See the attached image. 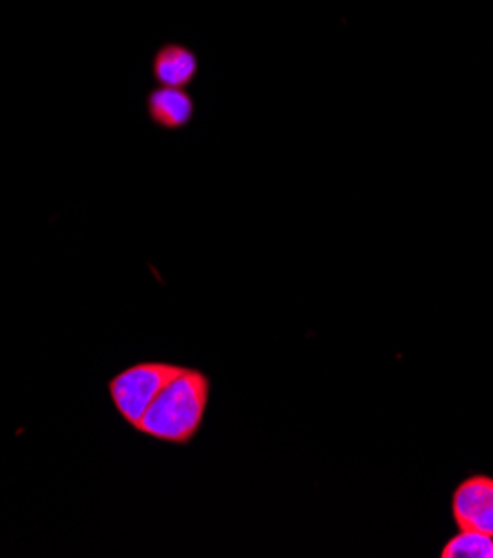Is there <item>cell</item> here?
<instances>
[{
	"instance_id": "6",
	"label": "cell",
	"mask_w": 493,
	"mask_h": 558,
	"mask_svg": "<svg viewBox=\"0 0 493 558\" xmlns=\"http://www.w3.org/2000/svg\"><path fill=\"white\" fill-rule=\"evenodd\" d=\"M443 558H493V536L460 530L441 551Z\"/></svg>"
},
{
	"instance_id": "1",
	"label": "cell",
	"mask_w": 493,
	"mask_h": 558,
	"mask_svg": "<svg viewBox=\"0 0 493 558\" xmlns=\"http://www.w3.org/2000/svg\"><path fill=\"white\" fill-rule=\"evenodd\" d=\"M211 380L205 372L181 367L160 389L134 432L172 445L192 442L207 416Z\"/></svg>"
},
{
	"instance_id": "3",
	"label": "cell",
	"mask_w": 493,
	"mask_h": 558,
	"mask_svg": "<svg viewBox=\"0 0 493 558\" xmlns=\"http://www.w3.org/2000/svg\"><path fill=\"white\" fill-rule=\"evenodd\" d=\"M458 530L493 536V478L471 476L458 485L452 500Z\"/></svg>"
},
{
	"instance_id": "4",
	"label": "cell",
	"mask_w": 493,
	"mask_h": 558,
	"mask_svg": "<svg viewBox=\"0 0 493 558\" xmlns=\"http://www.w3.org/2000/svg\"><path fill=\"white\" fill-rule=\"evenodd\" d=\"M147 114L162 130H183L194 119V100L181 87H156L147 96Z\"/></svg>"
},
{
	"instance_id": "2",
	"label": "cell",
	"mask_w": 493,
	"mask_h": 558,
	"mask_svg": "<svg viewBox=\"0 0 493 558\" xmlns=\"http://www.w3.org/2000/svg\"><path fill=\"white\" fill-rule=\"evenodd\" d=\"M181 367L183 365L170 361H140L116 372L107 380V395L119 418L136 429L160 389L178 374Z\"/></svg>"
},
{
	"instance_id": "5",
	"label": "cell",
	"mask_w": 493,
	"mask_h": 558,
	"mask_svg": "<svg viewBox=\"0 0 493 558\" xmlns=\"http://www.w3.org/2000/svg\"><path fill=\"white\" fill-rule=\"evenodd\" d=\"M151 74L162 87H181L185 89L198 74L196 53L181 45H164L156 51Z\"/></svg>"
}]
</instances>
